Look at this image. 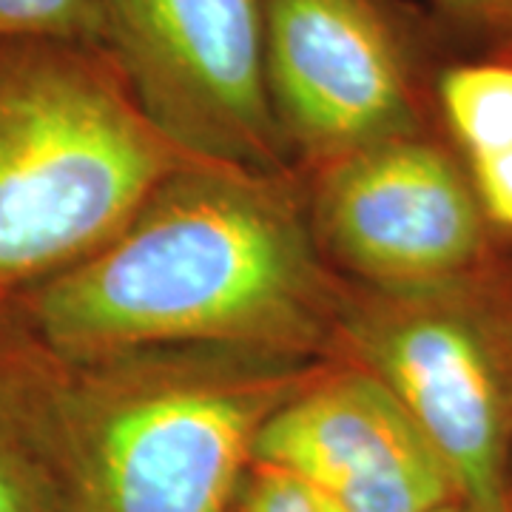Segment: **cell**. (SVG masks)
I'll return each instance as SVG.
<instances>
[{"label":"cell","mask_w":512,"mask_h":512,"mask_svg":"<svg viewBox=\"0 0 512 512\" xmlns=\"http://www.w3.org/2000/svg\"><path fill=\"white\" fill-rule=\"evenodd\" d=\"M106 32L103 0H0V46L20 40L92 46Z\"/></svg>","instance_id":"8fae6325"},{"label":"cell","mask_w":512,"mask_h":512,"mask_svg":"<svg viewBox=\"0 0 512 512\" xmlns=\"http://www.w3.org/2000/svg\"><path fill=\"white\" fill-rule=\"evenodd\" d=\"M319 217L359 274L416 285L464 268L478 251L476 197L436 148L393 137L336 160Z\"/></svg>","instance_id":"52a82bcc"},{"label":"cell","mask_w":512,"mask_h":512,"mask_svg":"<svg viewBox=\"0 0 512 512\" xmlns=\"http://www.w3.org/2000/svg\"><path fill=\"white\" fill-rule=\"evenodd\" d=\"M237 512H345L302 478L251 464L242 481Z\"/></svg>","instance_id":"7c38bea8"},{"label":"cell","mask_w":512,"mask_h":512,"mask_svg":"<svg viewBox=\"0 0 512 512\" xmlns=\"http://www.w3.org/2000/svg\"><path fill=\"white\" fill-rule=\"evenodd\" d=\"M191 160L89 46H0V302L103 248Z\"/></svg>","instance_id":"7a4b0ae2"},{"label":"cell","mask_w":512,"mask_h":512,"mask_svg":"<svg viewBox=\"0 0 512 512\" xmlns=\"http://www.w3.org/2000/svg\"><path fill=\"white\" fill-rule=\"evenodd\" d=\"M23 382L63 512H237L256 430L291 396L282 379L74 365L32 330Z\"/></svg>","instance_id":"3957f363"},{"label":"cell","mask_w":512,"mask_h":512,"mask_svg":"<svg viewBox=\"0 0 512 512\" xmlns=\"http://www.w3.org/2000/svg\"><path fill=\"white\" fill-rule=\"evenodd\" d=\"M382 379L473 512H507L504 402L490 353L447 313H407L373 339Z\"/></svg>","instance_id":"ba28073f"},{"label":"cell","mask_w":512,"mask_h":512,"mask_svg":"<svg viewBox=\"0 0 512 512\" xmlns=\"http://www.w3.org/2000/svg\"><path fill=\"white\" fill-rule=\"evenodd\" d=\"M444 6L473 15V18L490 20H510L512 23V0H439Z\"/></svg>","instance_id":"5bb4252c"},{"label":"cell","mask_w":512,"mask_h":512,"mask_svg":"<svg viewBox=\"0 0 512 512\" xmlns=\"http://www.w3.org/2000/svg\"><path fill=\"white\" fill-rule=\"evenodd\" d=\"M12 302L55 356L109 365L177 345H305L322 296L291 202L259 171L191 160L117 237Z\"/></svg>","instance_id":"6da1fadb"},{"label":"cell","mask_w":512,"mask_h":512,"mask_svg":"<svg viewBox=\"0 0 512 512\" xmlns=\"http://www.w3.org/2000/svg\"><path fill=\"white\" fill-rule=\"evenodd\" d=\"M26 325L0 302V512H63L23 384Z\"/></svg>","instance_id":"9c48e42d"},{"label":"cell","mask_w":512,"mask_h":512,"mask_svg":"<svg viewBox=\"0 0 512 512\" xmlns=\"http://www.w3.org/2000/svg\"><path fill=\"white\" fill-rule=\"evenodd\" d=\"M441 103L473 160L512 148V66H461L447 72Z\"/></svg>","instance_id":"30bf717a"},{"label":"cell","mask_w":512,"mask_h":512,"mask_svg":"<svg viewBox=\"0 0 512 512\" xmlns=\"http://www.w3.org/2000/svg\"><path fill=\"white\" fill-rule=\"evenodd\" d=\"M148 117L194 160L262 171L276 123L262 0H103Z\"/></svg>","instance_id":"277c9868"},{"label":"cell","mask_w":512,"mask_h":512,"mask_svg":"<svg viewBox=\"0 0 512 512\" xmlns=\"http://www.w3.org/2000/svg\"><path fill=\"white\" fill-rule=\"evenodd\" d=\"M265 80L282 123L319 157L404 137L410 123L396 46L365 0H268Z\"/></svg>","instance_id":"8992f818"},{"label":"cell","mask_w":512,"mask_h":512,"mask_svg":"<svg viewBox=\"0 0 512 512\" xmlns=\"http://www.w3.org/2000/svg\"><path fill=\"white\" fill-rule=\"evenodd\" d=\"M478 197L495 222L512 228V148L476 157Z\"/></svg>","instance_id":"4fadbf2b"},{"label":"cell","mask_w":512,"mask_h":512,"mask_svg":"<svg viewBox=\"0 0 512 512\" xmlns=\"http://www.w3.org/2000/svg\"><path fill=\"white\" fill-rule=\"evenodd\" d=\"M441 512H473V510H467L464 504H453V507H447V510H441Z\"/></svg>","instance_id":"9a60e30c"},{"label":"cell","mask_w":512,"mask_h":512,"mask_svg":"<svg viewBox=\"0 0 512 512\" xmlns=\"http://www.w3.org/2000/svg\"><path fill=\"white\" fill-rule=\"evenodd\" d=\"M251 464L302 478L345 512H441L456 484L393 390L339 373L291 393L256 430Z\"/></svg>","instance_id":"5b68a950"}]
</instances>
